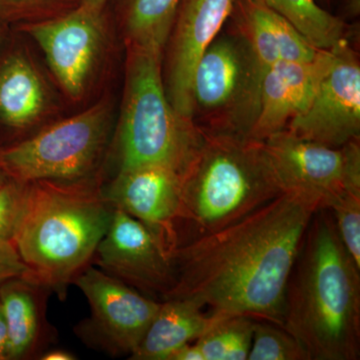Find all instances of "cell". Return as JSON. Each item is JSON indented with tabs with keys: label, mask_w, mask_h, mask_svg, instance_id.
Returning a JSON list of instances; mask_svg holds the SVG:
<instances>
[{
	"label": "cell",
	"mask_w": 360,
	"mask_h": 360,
	"mask_svg": "<svg viewBox=\"0 0 360 360\" xmlns=\"http://www.w3.org/2000/svg\"><path fill=\"white\" fill-rule=\"evenodd\" d=\"M73 283L91 310L78 326L80 338L111 354H134L160 302L96 267L82 270Z\"/></svg>",
	"instance_id": "cell-9"
},
{
	"label": "cell",
	"mask_w": 360,
	"mask_h": 360,
	"mask_svg": "<svg viewBox=\"0 0 360 360\" xmlns=\"http://www.w3.org/2000/svg\"><path fill=\"white\" fill-rule=\"evenodd\" d=\"M44 286L14 278L0 286V304L8 340V360L30 359L39 349L44 330Z\"/></svg>",
	"instance_id": "cell-19"
},
{
	"label": "cell",
	"mask_w": 360,
	"mask_h": 360,
	"mask_svg": "<svg viewBox=\"0 0 360 360\" xmlns=\"http://www.w3.org/2000/svg\"><path fill=\"white\" fill-rule=\"evenodd\" d=\"M168 360H205L195 342L187 343L175 350Z\"/></svg>",
	"instance_id": "cell-28"
},
{
	"label": "cell",
	"mask_w": 360,
	"mask_h": 360,
	"mask_svg": "<svg viewBox=\"0 0 360 360\" xmlns=\"http://www.w3.org/2000/svg\"><path fill=\"white\" fill-rule=\"evenodd\" d=\"M286 129L333 148L359 141L360 65L348 40L333 47V63L311 103Z\"/></svg>",
	"instance_id": "cell-11"
},
{
	"label": "cell",
	"mask_w": 360,
	"mask_h": 360,
	"mask_svg": "<svg viewBox=\"0 0 360 360\" xmlns=\"http://www.w3.org/2000/svg\"><path fill=\"white\" fill-rule=\"evenodd\" d=\"M264 142L284 193L302 195L319 210L345 193H360L359 141L333 148L285 129Z\"/></svg>",
	"instance_id": "cell-8"
},
{
	"label": "cell",
	"mask_w": 360,
	"mask_h": 360,
	"mask_svg": "<svg viewBox=\"0 0 360 360\" xmlns=\"http://www.w3.org/2000/svg\"><path fill=\"white\" fill-rule=\"evenodd\" d=\"M30 184L7 179L0 184V239L15 238L27 205Z\"/></svg>",
	"instance_id": "cell-26"
},
{
	"label": "cell",
	"mask_w": 360,
	"mask_h": 360,
	"mask_svg": "<svg viewBox=\"0 0 360 360\" xmlns=\"http://www.w3.org/2000/svg\"><path fill=\"white\" fill-rule=\"evenodd\" d=\"M328 210L345 250L360 269V193L343 194Z\"/></svg>",
	"instance_id": "cell-25"
},
{
	"label": "cell",
	"mask_w": 360,
	"mask_h": 360,
	"mask_svg": "<svg viewBox=\"0 0 360 360\" xmlns=\"http://www.w3.org/2000/svg\"><path fill=\"white\" fill-rule=\"evenodd\" d=\"M262 1L290 21L317 49L328 51L347 40L345 20L329 13L317 0Z\"/></svg>",
	"instance_id": "cell-21"
},
{
	"label": "cell",
	"mask_w": 360,
	"mask_h": 360,
	"mask_svg": "<svg viewBox=\"0 0 360 360\" xmlns=\"http://www.w3.org/2000/svg\"><path fill=\"white\" fill-rule=\"evenodd\" d=\"M14 278L32 281V271L21 259L13 243L0 239V286Z\"/></svg>",
	"instance_id": "cell-27"
},
{
	"label": "cell",
	"mask_w": 360,
	"mask_h": 360,
	"mask_svg": "<svg viewBox=\"0 0 360 360\" xmlns=\"http://www.w3.org/2000/svg\"><path fill=\"white\" fill-rule=\"evenodd\" d=\"M44 51L54 77L71 98H82L103 58L106 42L103 11L78 6L51 18L20 25Z\"/></svg>",
	"instance_id": "cell-10"
},
{
	"label": "cell",
	"mask_w": 360,
	"mask_h": 360,
	"mask_svg": "<svg viewBox=\"0 0 360 360\" xmlns=\"http://www.w3.org/2000/svg\"><path fill=\"white\" fill-rule=\"evenodd\" d=\"M0 360H8V340L4 312L0 304Z\"/></svg>",
	"instance_id": "cell-29"
},
{
	"label": "cell",
	"mask_w": 360,
	"mask_h": 360,
	"mask_svg": "<svg viewBox=\"0 0 360 360\" xmlns=\"http://www.w3.org/2000/svg\"><path fill=\"white\" fill-rule=\"evenodd\" d=\"M108 0H79V6L96 11H103Z\"/></svg>",
	"instance_id": "cell-32"
},
{
	"label": "cell",
	"mask_w": 360,
	"mask_h": 360,
	"mask_svg": "<svg viewBox=\"0 0 360 360\" xmlns=\"http://www.w3.org/2000/svg\"><path fill=\"white\" fill-rule=\"evenodd\" d=\"M319 1H321V4H329V1H330V0H317V2Z\"/></svg>",
	"instance_id": "cell-35"
},
{
	"label": "cell",
	"mask_w": 360,
	"mask_h": 360,
	"mask_svg": "<svg viewBox=\"0 0 360 360\" xmlns=\"http://www.w3.org/2000/svg\"><path fill=\"white\" fill-rule=\"evenodd\" d=\"M333 59V49L310 60L281 61L265 73L259 110L248 139L264 142L307 110Z\"/></svg>",
	"instance_id": "cell-15"
},
{
	"label": "cell",
	"mask_w": 360,
	"mask_h": 360,
	"mask_svg": "<svg viewBox=\"0 0 360 360\" xmlns=\"http://www.w3.org/2000/svg\"><path fill=\"white\" fill-rule=\"evenodd\" d=\"M8 179L6 177V175L4 174L1 169H0V184H4V181Z\"/></svg>",
	"instance_id": "cell-34"
},
{
	"label": "cell",
	"mask_w": 360,
	"mask_h": 360,
	"mask_svg": "<svg viewBox=\"0 0 360 360\" xmlns=\"http://www.w3.org/2000/svg\"><path fill=\"white\" fill-rule=\"evenodd\" d=\"M180 0H120L127 46L165 53Z\"/></svg>",
	"instance_id": "cell-20"
},
{
	"label": "cell",
	"mask_w": 360,
	"mask_h": 360,
	"mask_svg": "<svg viewBox=\"0 0 360 360\" xmlns=\"http://www.w3.org/2000/svg\"><path fill=\"white\" fill-rule=\"evenodd\" d=\"M115 206L91 179L30 182L13 243L32 281L65 300L105 236Z\"/></svg>",
	"instance_id": "cell-3"
},
{
	"label": "cell",
	"mask_w": 360,
	"mask_h": 360,
	"mask_svg": "<svg viewBox=\"0 0 360 360\" xmlns=\"http://www.w3.org/2000/svg\"><path fill=\"white\" fill-rule=\"evenodd\" d=\"M127 78L116 137L118 172L161 165L184 177L203 132L180 116L168 101L162 54L127 46Z\"/></svg>",
	"instance_id": "cell-5"
},
{
	"label": "cell",
	"mask_w": 360,
	"mask_h": 360,
	"mask_svg": "<svg viewBox=\"0 0 360 360\" xmlns=\"http://www.w3.org/2000/svg\"><path fill=\"white\" fill-rule=\"evenodd\" d=\"M264 77L245 33L229 18L194 70V124L210 134L248 139L259 110Z\"/></svg>",
	"instance_id": "cell-6"
},
{
	"label": "cell",
	"mask_w": 360,
	"mask_h": 360,
	"mask_svg": "<svg viewBox=\"0 0 360 360\" xmlns=\"http://www.w3.org/2000/svg\"><path fill=\"white\" fill-rule=\"evenodd\" d=\"M283 328L310 360H359L360 269L326 208L314 213L286 288Z\"/></svg>",
	"instance_id": "cell-2"
},
{
	"label": "cell",
	"mask_w": 360,
	"mask_h": 360,
	"mask_svg": "<svg viewBox=\"0 0 360 360\" xmlns=\"http://www.w3.org/2000/svg\"><path fill=\"white\" fill-rule=\"evenodd\" d=\"M202 132L182 177L179 227L184 225L187 236L180 245L220 231L284 193L264 142Z\"/></svg>",
	"instance_id": "cell-4"
},
{
	"label": "cell",
	"mask_w": 360,
	"mask_h": 360,
	"mask_svg": "<svg viewBox=\"0 0 360 360\" xmlns=\"http://www.w3.org/2000/svg\"><path fill=\"white\" fill-rule=\"evenodd\" d=\"M4 28H6V25H2V23H0V45H1L2 41H4Z\"/></svg>",
	"instance_id": "cell-33"
},
{
	"label": "cell",
	"mask_w": 360,
	"mask_h": 360,
	"mask_svg": "<svg viewBox=\"0 0 360 360\" xmlns=\"http://www.w3.org/2000/svg\"><path fill=\"white\" fill-rule=\"evenodd\" d=\"M78 6L79 0H0V23L20 26L51 20Z\"/></svg>",
	"instance_id": "cell-24"
},
{
	"label": "cell",
	"mask_w": 360,
	"mask_h": 360,
	"mask_svg": "<svg viewBox=\"0 0 360 360\" xmlns=\"http://www.w3.org/2000/svg\"><path fill=\"white\" fill-rule=\"evenodd\" d=\"M342 13L345 18H359L360 0H342Z\"/></svg>",
	"instance_id": "cell-30"
},
{
	"label": "cell",
	"mask_w": 360,
	"mask_h": 360,
	"mask_svg": "<svg viewBox=\"0 0 360 360\" xmlns=\"http://www.w3.org/2000/svg\"><path fill=\"white\" fill-rule=\"evenodd\" d=\"M94 257L101 269L144 295L165 300L174 288L172 255L146 225L118 208Z\"/></svg>",
	"instance_id": "cell-12"
},
{
	"label": "cell",
	"mask_w": 360,
	"mask_h": 360,
	"mask_svg": "<svg viewBox=\"0 0 360 360\" xmlns=\"http://www.w3.org/2000/svg\"><path fill=\"white\" fill-rule=\"evenodd\" d=\"M229 18L245 33L264 75L281 61L310 60L321 51L262 0H236Z\"/></svg>",
	"instance_id": "cell-16"
},
{
	"label": "cell",
	"mask_w": 360,
	"mask_h": 360,
	"mask_svg": "<svg viewBox=\"0 0 360 360\" xmlns=\"http://www.w3.org/2000/svg\"><path fill=\"white\" fill-rule=\"evenodd\" d=\"M255 319L220 317L194 341L205 360H246L252 345Z\"/></svg>",
	"instance_id": "cell-22"
},
{
	"label": "cell",
	"mask_w": 360,
	"mask_h": 360,
	"mask_svg": "<svg viewBox=\"0 0 360 360\" xmlns=\"http://www.w3.org/2000/svg\"><path fill=\"white\" fill-rule=\"evenodd\" d=\"M46 90L32 60L23 52L0 59V123L13 129L30 127L46 106Z\"/></svg>",
	"instance_id": "cell-18"
},
{
	"label": "cell",
	"mask_w": 360,
	"mask_h": 360,
	"mask_svg": "<svg viewBox=\"0 0 360 360\" xmlns=\"http://www.w3.org/2000/svg\"><path fill=\"white\" fill-rule=\"evenodd\" d=\"M103 193L115 208L146 225L174 255L179 246L181 175L161 165L130 168L117 172Z\"/></svg>",
	"instance_id": "cell-14"
},
{
	"label": "cell",
	"mask_w": 360,
	"mask_h": 360,
	"mask_svg": "<svg viewBox=\"0 0 360 360\" xmlns=\"http://www.w3.org/2000/svg\"><path fill=\"white\" fill-rule=\"evenodd\" d=\"M40 359L42 360H75L77 359L75 354L63 349L49 350L41 354Z\"/></svg>",
	"instance_id": "cell-31"
},
{
	"label": "cell",
	"mask_w": 360,
	"mask_h": 360,
	"mask_svg": "<svg viewBox=\"0 0 360 360\" xmlns=\"http://www.w3.org/2000/svg\"><path fill=\"white\" fill-rule=\"evenodd\" d=\"M219 319L188 298H165L129 359L168 360L175 350L198 340Z\"/></svg>",
	"instance_id": "cell-17"
},
{
	"label": "cell",
	"mask_w": 360,
	"mask_h": 360,
	"mask_svg": "<svg viewBox=\"0 0 360 360\" xmlns=\"http://www.w3.org/2000/svg\"><path fill=\"white\" fill-rule=\"evenodd\" d=\"M319 210L302 195L284 193L180 245L172 255L174 285L165 298H188L217 317L239 315L283 326L288 281Z\"/></svg>",
	"instance_id": "cell-1"
},
{
	"label": "cell",
	"mask_w": 360,
	"mask_h": 360,
	"mask_svg": "<svg viewBox=\"0 0 360 360\" xmlns=\"http://www.w3.org/2000/svg\"><path fill=\"white\" fill-rule=\"evenodd\" d=\"M236 0H180L165 49L162 71L168 101L180 116L193 122L194 70L231 16ZM194 123V122H193Z\"/></svg>",
	"instance_id": "cell-13"
},
{
	"label": "cell",
	"mask_w": 360,
	"mask_h": 360,
	"mask_svg": "<svg viewBox=\"0 0 360 360\" xmlns=\"http://www.w3.org/2000/svg\"><path fill=\"white\" fill-rule=\"evenodd\" d=\"M248 360H310L302 345L283 326L255 321Z\"/></svg>",
	"instance_id": "cell-23"
},
{
	"label": "cell",
	"mask_w": 360,
	"mask_h": 360,
	"mask_svg": "<svg viewBox=\"0 0 360 360\" xmlns=\"http://www.w3.org/2000/svg\"><path fill=\"white\" fill-rule=\"evenodd\" d=\"M110 127V105L101 101L30 139L0 148V169L7 179L22 184L89 179L103 155Z\"/></svg>",
	"instance_id": "cell-7"
}]
</instances>
